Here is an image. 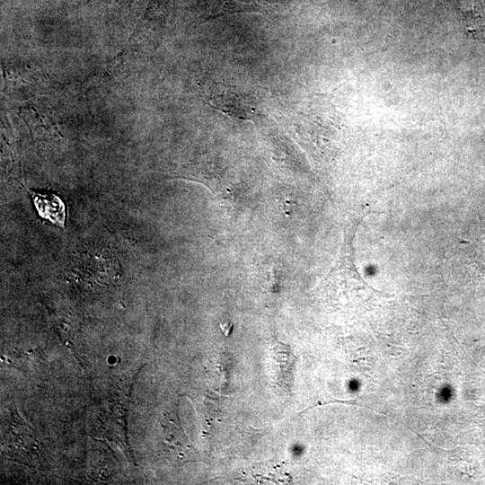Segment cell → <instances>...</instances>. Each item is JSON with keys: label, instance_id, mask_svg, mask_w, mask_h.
Here are the masks:
<instances>
[{"label": "cell", "instance_id": "6da1fadb", "mask_svg": "<svg viewBox=\"0 0 485 485\" xmlns=\"http://www.w3.org/2000/svg\"><path fill=\"white\" fill-rule=\"evenodd\" d=\"M39 214L58 226L64 225L65 207L61 199L52 193L31 192Z\"/></svg>", "mask_w": 485, "mask_h": 485}]
</instances>
